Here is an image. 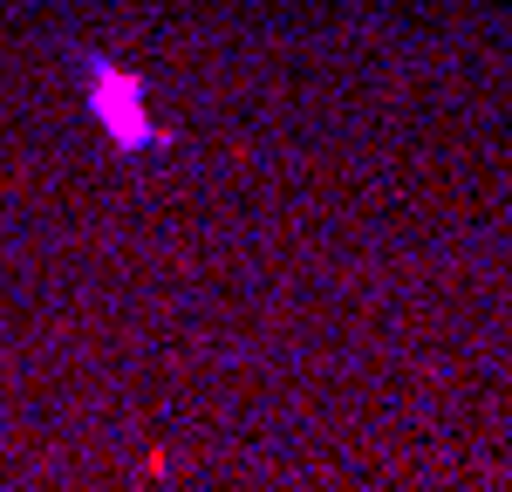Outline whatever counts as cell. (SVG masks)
<instances>
[{
    "instance_id": "1",
    "label": "cell",
    "mask_w": 512,
    "mask_h": 492,
    "mask_svg": "<svg viewBox=\"0 0 512 492\" xmlns=\"http://www.w3.org/2000/svg\"><path fill=\"white\" fill-rule=\"evenodd\" d=\"M69 62H76V76H82V103H89L96 130L117 144L123 158L164 151V130L151 123V89H144L137 69H123L117 55H103V48H76Z\"/></svg>"
}]
</instances>
